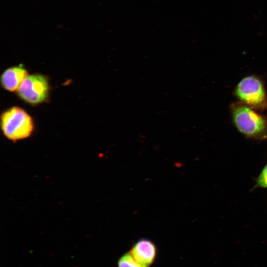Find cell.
Here are the masks:
<instances>
[{
	"mask_svg": "<svg viewBox=\"0 0 267 267\" xmlns=\"http://www.w3.org/2000/svg\"><path fill=\"white\" fill-rule=\"evenodd\" d=\"M47 78L41 74L28 75L17 90L19 97L25 102L36 105L44 102L48 97Z\"/></svg>",
	"mask_w": 267,
	"mask_h": 267,
	"instance_id": "277c9868",
	"label": "cell"
},
{
	"mask_svg": "<svg viewBox=\"0 0 267 267\" xmlns=\"http://www.w3.org/2000/svg\"><path fill=\"white\" fill-rule=\"evenodd\" d=\"M28 75L27 71L20 65L8 68L1 74V85L6 90L17 91Z\"/></svg>",
	"mask_w": 267,
	"mask_h": 267,
	"instance_id": "8992f818",
	"label": "cell"
},
{
	"mask_svg": "<svg viewBox=\"0 0 267 267\" xmlns=\"http://www.w3.org/2000/svg\"><path fill=\"white\" fill-rule=\"evenodd\" d=\"M118 267H149L137 262L130 252L123 255L118 260Z\"/></svg>",
	"mask_w": 267,
	"mask_h": 267,
	"instance_id": "52a82bcc",
	"label": "cell"
},
{
	"mask_svg": "<svg viewBox=\"0 0 267 267\" xmlns=\"http://www.w3.org/2000/svg\"><path fill=\"white\" fill-rule=\"evenodd\" d=\"M234 94L240 102L256 110L267 109V94L262 80L255 75L247 76L236 85Z\"/></svg>",
	"mask_w": 267,
	"mask_h": 267,
	"instance_id": "3957f363",
	"label": "cell"
},
{
	"mask_svg": "<svg viewBox=\"0 0 267 267\" xmlns=\"http://www.w3.org/2000/svg\"><path fill=\"white\" fill-rule=\"evenodd\" d=\"M129 252L137 262L149 267L155 261L157 248L150 240L141 238L135 243Z\"/></svg>",
	"mask_w": 267,
	"mask_h": 267,
	"instance_id": "5b68a950",
	"label": "cell"
},
{
	"mask_svg": "<svg viewBox=\"0 0 267 267\" xmlns=\"http://www.w3.org/2000/svg\"><path fill=\"white\" fill-rule=\"evenodd\" d=\"M232 122L246 137L256 140L267 139V117L241 102L230 105Z\"/></svg>",
	"mask_w": 267,
	"mask_h": 267,
	"instance_id": "6da1fadb",
	"label": "cell"
},
{
	"mask_svg": "<svg viewBox=\"0 0 267 267\" xmlns=\"http://www.w3.org/2000/svg\"><path fill=\"white\" fill-rule=\"evenodd\" d=\"M258 188H267V162L258 177L252 189Z\"/></svg>",
	"mask_w": 267,
	"mask_h": 267,
	"instance_id": "ba28073f",
	"label": "cell"
},
{
	"mask_svg": "<svg viewBox=\"0 0 267 267\" xmlns=\"http://www.w3.org/2000/svg\"><path fill=\"white\" fill-rule=\"evenodd\" d=\"M0 126L4 136L13 141L29 137L34 129L32 117L24 110L16 106L2 113Z\"/></svg>",
	"mask_w": 267,
	"mask_h": 267,
	"instance_id": "7a4b0ae2",
	"label": "cell"
}]
</instances>
